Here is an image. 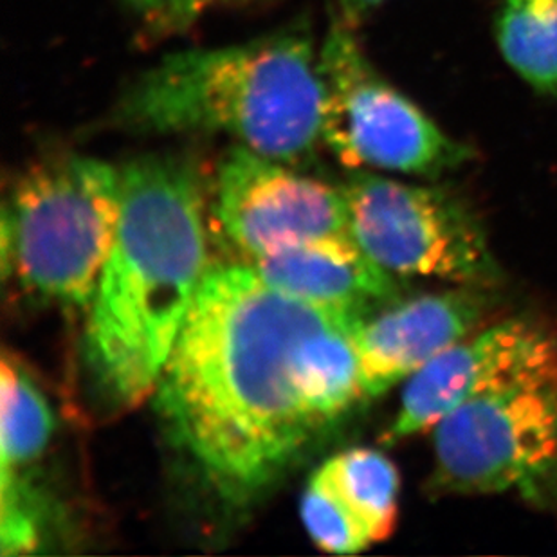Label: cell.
<instances>
[{"label":"cell","instance_id":"cell-1","mask_svg":"<svg viewBox=\"0 0 557 557\" xmlns=\"http://www.w3.org/2000/svg\"><path fill=\"white\" fill-rule=\"evenodd\" d=\"M361 318L285 295L248 263L205 274L153 394L170 438L222 498L260 495L367 397Z\"/></svg>","mask_w":557,"mask_h":557},{"label":"cell","instance_id":"cell-2","mask_svg":"<svg viewBox=\"0 0 557 557\" xmlns=\"http://www.w3.org/2000/svg\"><path fill=\"white\" fill-rule=\"evenodd\" d=\"M122 216L89 304L85 363L103 405L131 410L158 388L206 271L202 188L188 159L120 169Z\"/></svg>","mask_w":557,"mask_h":557},{"label":"cell","instance_id":"cell-3","mask_svg":"<svg viewBox=\"0 0 557 557\" xmlns=\"http://www.w3.org/2000/svg\"><path fill=\"white\" fill-rule=\"evenodd\" d=\"M320 46L284 29L221 48L186 49L143 71L112 109L136 134H226L282 163L321 143Z\"/></svg>","mask_w":557,"mask_h":557},{"label":"cell","instance_id":"cell-4","mask_svg":"<svg viewBox=\"0 0 557 557\" xmlns=\"http://www.w3.org/2000/svg\"><path fill=\"white\" fill-rule=\"evenodd\" d=\"M122 216L120 169L59 156L24 170L2 211L4 273L27 295L89 306Z\"/></svg>","mask_w":557,"mask_h":557},{"label":"cell","instance_id":"cell-5","mask_svg":"<svg viewBox=\"0 0 557 557\" xmlns=\"http://www.w3.org/2000/svg\"><path fill=\"white\" fill-rule=\"evenodd\" d=\"M320 74L321 143L348 169L438 177L473 158L379 76L347 26H332L321 44Z\"/></svg>","mask_w":557,"mask_h":557},{"label":"cell","instance_id":"cell-6","mask_svg":"<svg viewBox=\"0 0 557 557\" xmlns=\"http://www.w3.org/2000/svg\"><path fill=\"white\" fill-rule=\"evenodd\" d=\"M433 490L542 498L557 482V379L510 384L433 428Z\"/></svg>","mask_w":557,"mask_h":557},{"label":"cell","instance_id":"cell-7","mask_svg":"<svg viewBox=\"0 0 557 557\" xmlns=\"http://www.w3.org/2000/svg\"><path fill=\"white\" fill-rule=\"evenodd\" d=\"M342 188L348 237L386 273L485 287L498 278L484 227L447 189L369 172Z\"/></svg>","mask_w":557,"mask_h":557},{"label":"cell","instance_id":"cell-8","mask_svg":"<svg viewBox=\"0 0 557 557\" xmlns=\"http://www.w3.org/2000/svg\"><path fill=\"white\" fill-rule=\"evenodd\" d=\"M213 219L248 262L310 238L347 233L343 188L237 145L215 177Z\"/></svg>","mask_w":557,"mask_h":557},{"label":"cell","instance_id":"cell-9","mask_svg":"<svg viewBox=\"0 0 557 557\" xmlns=\"http://www.w3.org/2000/svg\"><path fill=\"white\" fill-rule=\"evenodd\" d=\"M537 379H557L556 337L531 321H502L447 348L406 381L386 438L433 432L463 403Z\"/></svg>","mask_w":557,"mask_h":557},{"label":"cell","instance_id":"cell-10","mask_svg":"<svg viewBox=\"0 0 557 557\" xmlns=\"http://www.w3.org/2000/svg\"><path fill=\"white\" fill-rule=\"evenodd\" d=\"M490 307L485 285H458L363 315L356 325V347L367 397L408 381L444 350L471 336Z\"/></svg>","mask_w":557,"mask_h":557},{"label":"cell","instance_id":"cell-11","mask_svg":"<svg viewBox=\"0 0 557 557\" xmlns=\"http://www.w3.org/2000/svg\"><path fill=\"white\" fill-rule=\"evenodd\" d=\"M269 285L315 306L367 315L388 306L399 287L348 233L310 238L248 262Z\"/></svg>","mask_w":557,"mask_h":557},{"label":"cell","instance_id":"cell-12","mask_svg":"<svg viewBox=\"0 0 557 557\" xmlns=\"http://www.w3.org/2000/svg\"><path fill=\"white\" fill-rule=\"evenodd\" d=\"M399 484L397 469L383 453L356 447L315 469L304 507L321 531L369 547L394 531Z\"/></svg>","mask_w":557,"mask_h":557},{"label":"cell","instance_id":"cell-13","mask_svg":"<svg viewBox=\"0 0 557 557\" xmlns=\"http://www.w3.org/2000/svg\"><path fill=\"white\" fill-rule=\"evenodd\" d=\"M496 42L532 89L557 95V0H504Z\"/></svg>","mask_w":557,"mask_h":557},{"label":"cell","instance_id":"cell-14","mask_svg":"<svg viewBox=\"0 0 557 557\" xmlns=\"http://www.w3.org/2000/svg\"><path fill=\"white\" fill-rule=\"evenodd\" d=\"M53 430L48 399L18 361L4 356L0 369V471L21 473L38 460Z\"/></svg>","mask_w":557,"mask_h":557},{"label":"cell","instance_id":"cell-15","mask_svg":"<svg viewBox=\"0 0 557 557\" xmlns=\"http://www.w3.org/2000/svg\"><path fill=\"white\" fill-rule=\"evenodd\" d=\"M215 0H126L134 13L150 29L159 33L183 32Z\"/></svg>","mask_w":557,"mask_h":557},{"label":"cell","instance_id":"cell-16","mask_svg":"<svg viewBox=\"0 0 557 557\" xmlns=\"http://www.w3.org/2000/svg\"><path fill=\"white\" fill-rule=\"evenodd\" d=\"M381 2L383 0H342L343 11L350 18H359V16L372 10L375 5L381 4Z\"/></svg>","mask_w":557,"mask_h":557},{"label":"cell","instance_id":"cell-17","mask_svg":"<svg viewBox=\"0 0 557 557\" xmlns=\"http://www.w3.org/2000/svg\"><path fill=\"white\" fill-rule=\"evenodd\" d=\"M224 2H246V0H224Z\"/></svg>","mask_w":557,"mask_h":557}]
</instances>
